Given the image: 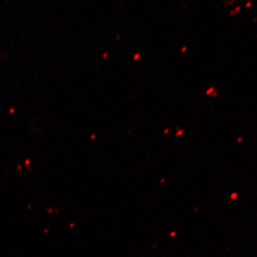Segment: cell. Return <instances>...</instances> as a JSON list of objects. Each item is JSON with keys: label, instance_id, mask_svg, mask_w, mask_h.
I'll list each match as a JSON object with an SVG mask.
<instances>
[{"label": "cell", "instance_id": "1", "mask_svg": "<svg viewBox=\"0 0 257 257\" xmlns=\"http://www.w3.org/2000/svg\"><path fill=\"white\" fill-rule=\"evenodd\" d=\"M250 5V2H249V3H247V4H246V7H249Z\"/></svg>", "mask_w": 257, "mask_h": 257}]
</instances>
